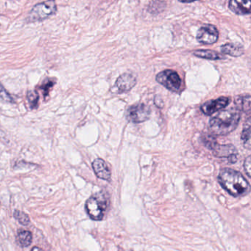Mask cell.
<instances>
[{
    "label": "cell",
    "instance_id": "obj_2",
    "mask_svg": "<svg viewBox=\"0 0 251 251\" xmlns=\"http://www.w3.org/2000/svg\"><path fill=\"white\" fill-rule=\"evenodd\" d=\"M240 120V113L237 108L222 110L211 119L209 128L215 135H226L237 128Z\"/></svg>",
    "mask_w": 251,
    "mask_h": 251
},
{
    "label": "cell",
    "instance_id": "obj_7",
    "mask_svg": "<svg viewBox=\"0 0 251 251\" xmlns=\"http://www.w3.org/2000/svg\"><path fill=\"white\" fill-rule=\"evenodd\" d=\"M219 38L218 29L212 25L201 26L197 32V40L203 44H213Z\"/></svg>",
    "mask_w": 251,
    "mask_h": 251
},
{
    "label": "cell",
    "instance_id": "obj_22",
    "mask_svg": "<svg viewBox=\"0 0 251 251\" xmlns=\"http://www.w3.org/2000/svg\"><path fill=\"white\" fill-rule=\"evenodd\" d=\"M245 170L248 175L251 178V155L249 157L246 158L244 163Z\"/></svg>",
    "mask_w": 251,
    "mask_h": 251
},
{
    "label": "cell",
    "instance_id": "obj_12",
    "mask_svg": "<svg viewBox=\"0 0 251 251\" xmlns=\"http://www.w3.org/2000/svg\"><path fill=\"white\" fill-rule=\"evenodd\" d=\"M229 8L236 14H250L251 0H231L229 1Z\"/></svg>",
    "mask_w": 251,
    "mask_h": 251
},
{
    "label": "cell",
    "instance_id": "obj_13",
    "mask_svg": "<svg viewBox=\"0 0 251 251\" xmlns=\"http://www.w3.org/2000/svg\"><path fill=\"white\" fill-rule=\"evenodd\" d=\"M236 108L245 113H251V96H237L234 100Z\"/></svg>",
    "mask_w": 251,
    "mask_h": 251
},
{
    "label": "cell",
    "instance_id": "obj_23",
    "mask_svg": "<svg viewBox=\"0 0 251 251\" xmlns=\"http://www.w3.org/2000/svg\"><path fill=\"white\" fill-rule=\"evenodd\" d=\"M181 2H192V1H196V0H179Z\"/></svg>",
    "mask_w": 251,
    "mask_h": 251
},
{
    "label": "cell",
    "instance_id": "obj_1",
    "mask_svg": "<svg viewBox=\"0 0 251 251\" xmlns=\"http://www.w3.org/2000/svg\"><path fill=\"white\" fill-rule=\"evenodd\" d=\"M220 184L231 196H245L251 190L250 184L238 171L225 168L221 170L218 176Z\"/></svg>",
    "mask_w": 251,
    "mask_h": 251
},
{
    "label": "cell",
    "instance_id": "obj_14",
    "mask_svg": "<svg viewBox=\"0 0 251 251\" xmlns=\"http://www.w3.org/2000/svg\"><path fill=\"white\" fill-rule=\"evenodd\" d=\"M221 51L223 54H228L232 57H240L244 54V49L238 44H225L221 47Z\"/></svg>",
    "mask_w": 251,
    "mask_h": 251
},
{
    "label": "cell",
    "instance_id": "obj_19",
    "mask_svg": "<svg viewBox=\"0 0 251 251\" xmlns=\"http://www.w3.org/2000/svg\"><path fill=\"white\" fill-rule=\"evenodd\" d=\"M14 218L19 221V224L22 226L29 225L30 220L29 217L25 212H21L19 210H16L14 212Z\"/></svg>",
    "mask_w": 251,
    "mask_h": 251
},
{
    "label": "cell",
    "instance_id": "obj_10",
    "mask_svg": "<svg viewBox=\"0 0 251 251\" xmlns=\"http://www.w3.org/2000/svg\"><path fill=\"white\" fill-rule=\"evenodd\" d=\"M137 84L135 76L130 74H123L118 77L116 81V86L120 92H128L131 91Z\"/></svg>",
    "mask_w": 251,
    "mask_h": 251
},
{
    "label": "cell",
    "instance_id": "obj_4",
    "mask_svg": "<svg viewBox=\"0 0 251 251\" xmlns=\"http://www.w3.org/2000/svg\"><path fill=\"white\" fill-rule=\"evenodd\" d=\"M57 10L55 0H48L34 6L29 13L28 19L29 22H38L44 20L56 13Z\"/></svg>",
    "mask_w": 251,
    "mask_h": 251
},
{
    "label": "cell",
    "instance_id": "obj_21",
    "mask_svg": "<svg viewBox=\"0 0 251 251\" xmlns=\"http://www.w3.org/2000/svg\"><path fill=\"white\" fill-rule=\"evenodd\" d=\"M54 84L55 81L51 79H46V80L43 82L41 88L42 89L43 94H44V97H48L49 92H50V89L54 86Z\"/></svg>",
    "mask_w": 251,
    "mask_h": 251
},
{
    "label": "cell",
    "instance_id": "obj_9",
    "mask_svg": "<svg viewBox=\"0 0 251 251\" xmlns=\"http://www.w3.org/2000/svg\"><path fill=\"white\" fill-rule=\"evenodd\" d=\"M212 151L215 156L218 157H228V160L233 163L237 161V151L235 147L232 145H218L214 147Z\"/></svg>",
    "mask_w": 251,
    "mask_h": 251
},
{
    "label": "cell",
    "instance_id": "obj_18",
    "mask_svg": "<svg viewBox=\"0 0 251 251\" xmlns=\"http://www.w3.org/2000/svg\"><path fill=\"white\" fill-rule=\"evenodd\" d=\"M27 98H28V102H29L31 108L34 109L37 107V106H38V100H39V96H38L37 91H28Z\"/></svg>",
    "mask_w": 251,
    "mask_h": 251
},
{
    "label": "cell",
    "instance_id": "obj_3",
    "mask_svg": "<svg viewBox=\"0 0 251 251\" xmlns=\"http://www.w3.org/2000/svg\"><path fill=\"white\" fill-rule=\"evenodd\" d=\"M109 205V198L105 192L96 193L87 200L85 211L88 216L94 221H101Z\"/></svg>",
    "mask_w": 251,
    "mask_h": 251
},
{
    "label": "cell",
    "instance_id": "obj_17",
    "mask_svg": "<svg viewBox=\"0 0 251 251\" xmlns=\"http://www.w3.org/2000/svg\"><path fill=\"white\" fill-rule=\"evenodd\" d=\"M32 240V234L29 231L20 230L18 232L17 241L22 247H28L30 246Z\"/></svg>",
    "mask_w": 251,
    "mask_h": 251
},
{
    "label": "cell",
    "instance_id": "obj_15",
    "mask_svg": "<svg viewBox=\"0 0 251 251\" xmlns=\"http://www.w3.org/2000/svg\"><path fill=\"white\" fill-rule=\"evenodd\" d=\"M193 54L196 57L208 59V60H216L225 58L223 54L212 50H197V51H195Z\"/></svg>",
    "mask_w": 251,
    "mask_h": 251
},
{
    "label": "cell",
    "instance_id": "obj_20",
    "mask_svg": "<svg viewBox=\"0 0 251 251\" xmlns=\"http://www.w3.org/2000/svg\"><path fill=\"white\" fill-rule=\"evenodd\" d=\"M202 141H203V144L208 148V149H214L215 146H216L217 141L216 139L212 136L209 135V134H203V137H201Z\"/></svg>",
    "mask_w": 251,
    "mask_h": 251
},
{
    "label": "cell",
    "instance_id": "obj_24",
    "mask_svg": "<svg viewBox=\"0 0 251 251\" xmlns=\"http://www.w3.org/2000/svg\"><path fill=\"white\" fill-rule=\"evenodd\" d=\"M43 251L41 250V249H39V248L35 247V248H33V249H32V251Z\"/></svg>",
    "mask_w": 251,
    "mask_h": 251
},
{
    "label": "cell",
    "instance_id": "obj_6",
    "mask_svg": "<svg viewBox=\"0 0 251 251\" xmlns=\"http://www.w3.org/2000/svg\"><path fill=\"white\" fill-rule=\"evenodd\" d=\"M150 109L144 104H137L131 106L127 112V119L133 123L139 124L149 119Z\"/></svg>",
    "mask_w": 251,
    "mask_h": 251
},
{
    "label": "cell",
    "instance_id": "obj_8",
    "mask_svg": "<svg viewBox=\"0 0 251 251\" xmlns=\"http://www.w3.org/2000/svg\"><path fill=\"white\" fill-rule=\"evenodd\" d=\"M229 103V99L227 97H220L215 100H211L201 106V110L204 114L211 116L215 113L226 107Z\"/></svg>",
    "mask_w": 251,
    "mask_h": 251
},
{
    "label": "cell",
    "instance_id": "obj_5",
    "mask_svg": "<svg viewBox=\"0 0 251 251\" xmlns=\"http://www.w3.org/2000/svg\"><path fill=\"white\" fill-rule=\"evenodd\" d=\"M156 81L172 92H178L181 90L182 81L177 72L172 70H165L156 76Z\"/></svg>",
    "mask_w": 251,
    "mask_h": 251
},
{
    "label": "cell",
    "instance_id": "obj_16",
    "mask_svg": "<svg viewBox=\"0 0 251 251\" xmlns=\"http://www.w3.org/2000/svg\"><path fill=\"white\" fill-rule=\"evenodd\" d=\"M241 140L245 148L251 149V117L245 123L242 131Z\"/></svg>",
    "mask_w": 251,
    "mask_h": 251
},
{
    "label": "cell",
    "instance_id": "obj_11",
    "mask_svg": "<svg viewBox=\"0 0 251 251\" xmlns=\"http://www.w3.org/2000/svg\"><path fill=\"white\" fill-rule=\"evenodd\" d=\"M93 169L99 178L109 181L112 176L110 169L103 159H96L92 163Z\"/></svg>",
    "mask_w": 251,
    "mask_h": 251
}]
</instances>
